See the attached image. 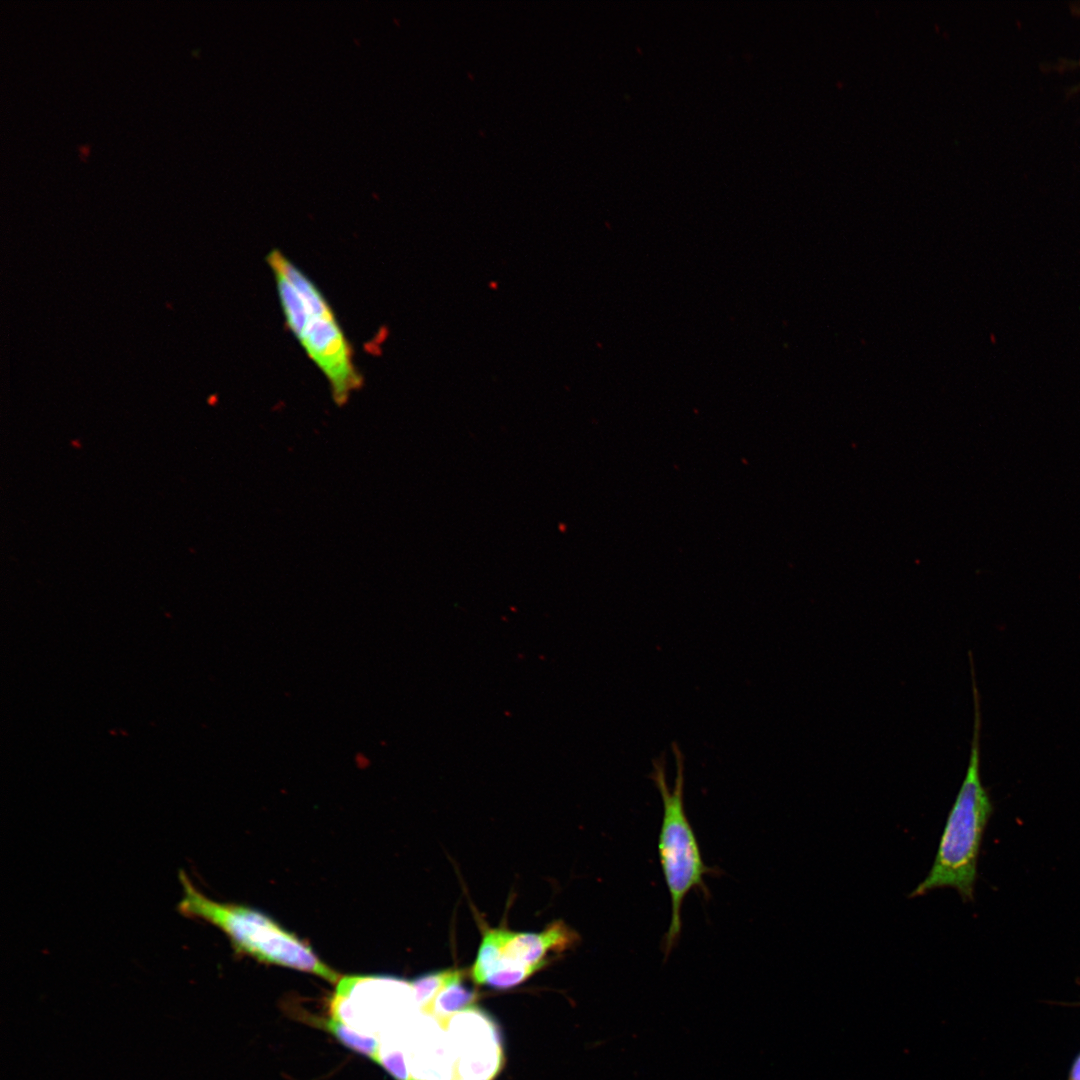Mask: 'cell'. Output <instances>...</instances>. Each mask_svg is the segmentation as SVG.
<instances>
[{"label":"cell","instance_id":"obj_11","mask_svg":"<svg viewBox=\"0 0 1080 1080\" xmlns=\"http://www.w3.org/2000/svg\"><path fill=\"white\" fill-rule=\"evenodd\" d=\"M1069 1080H1080V1055L1073 1064Z\"/></svg>","mask_w":1080,"mask_h":1080},{"label":"cell","instance_id":"obj_3","mask_svg":"<svg viewBox=\"0 0 1080 1080\" xmlns=\"http://www.w3.org/2000/svg\"><path fill=\"white\" fill-rule=\"evenodd\" d=\"M676 763V776L672 789L666 777L665 754L652 761L649 778L659 791L663 805L658 835V856L669 893L671 917L663 939V952L667 958L678 944L682 931V907L692 891L705 897L710 893L706 876L714 874L712 867L703 860L700 846L685 811L684 805V755L676 742L671 745Z\"/></svg>","mask_w":1080,"mask_h":1080},{"label":"cell","instance_id":"obj_5","mask_svg":"<svg viewBox=\"0 0 1080 1080\" xmlns=\"http://www.w3.org/2000/svg\"><path fill=\"white\" fill-rule=\"evenodd\" d=\"M446 1028L456 1072L465 1080H491L503 1063L500 1032L493 1019L474 1006L451 1017Z\"/></svg>","mask_w":1080,"mask_h":1080},{"label":"cell","instance_id":"obj_8","mask_svg":"<svg viewBox=\"0 0 1080 1080\" xmlns=\"http://www.w3.org/2000/svg\"><path fill=\"white\" fill-rule=\"evenodd\" d=\"M325 1027L344 1046L367 1056L378 1063L380 1042L377 1038L356 1032L349 1028L345 1023L335 1018L326 1021Z\"/></svg>","mask_w":1080,"mask_h":1080},{"label":"cell","instance_id":"obj_2","mask_svg":"<svg viewBox=\"0 0 1080 1080\" xmlns=\"http://www.w3.org/2000/svg\"><path fill=\"white\" fill-rule=\"evenodd\" d=\"M182 897L177 911L186 918L206 921L220 929L239 954L260 962L314 974L331 983L340 975L325 964L311 946L256 909L212 900L180 871Z\"/></svg>","mask_w":1080,"mask_h":1080},{"label":"cell","instance_id":"obj_10","mask_svg":"<svg viewBox=\"0 0 1080 1080\" xmlns=\"http://www.w3.org/2000/svg\"><path fill=\"white\" fill-rule=\"evenodd\" d=\"M399 1039L395 1034L385 1036V1041L380 1043L378 1064L382 1065L396 1080H411L405 1054L398 1043Z\"/></svg>","mask_w":1080,"mask_h":1080},{"label":"cell","instance_id":"obj_9","mask_svg":"<svg viewBox=\"0 0 1080 1080\" xmlns=\"http://www.w3.org/2000/svg\"><path fill=\"white\" fill-rule=\"evenodd\" d=\"M459 970L449 968L432 971L409 982L413 989L415 1003L422 1012L429 1006L441 988L458 974Z\"/></svg>","mask_w":1080,"mask_h":1080},{"label":"cell","instance_id":"obj_7","mask_svg":"<svg viewBox=\"0 0 1080 1080\" xmlns=\"http://www.w3.org/2000/svg\"><path fill=\"white\" fill-rule=\"evenodd\" d=\"M464 977L465 971L460 969L458 974L441 988L423 1013L432 1015L441 1026L446 1028L454 1013L474 1007L478 994L464 982Z\"/></svg>","mask_w":1080,"mask_h":1080},{"label":"cell","instance_id":"obj_4","mask_svg":"<svg viewBox=\"0 0 1080 1080\" xmlns=\"http://www.w3.org/2000/svg\"><path fill=\"white\" fill-rule=\"evenodd\" d=\"M577 933L558 920L541 932L486 928L471 969L473 981L494 989L514 987L559 954L574 946Z\"/></svg>","mask_w":1080,"mask_h":1080},{"label":"cell","instance_id":"obj_6","mask_svg":"<svg viewBox=\"0 0 1080 1080\" xmlns=\"http://www.w3.org/2000/svg\"><path fill=\"white\" fill-rule=\"evenodd\" d=\"M297 339L327 377L335 402L344 404L362 382L334 313L311 314Z\"/></svg>","mask_w":1080,"mask_h":1080},{"label":"cell","instance_id":"obj_1","mask_svg":"<svg viewBox=\"0 0 1080 1080\" xmlns=\"http://www.w3.org/2000/svg\"><path fill=\"white\" fill-rule=\"evenodd\" d=\"M974 727L965 778L948 814L931 869L909 897L939 888L955 889L964 901H971L977 878L982 837L993 812L989 794L980 778V708L975 678H972Z\"/></svg>","mask_w":1080,"mask_h":1080}]
</instances>
